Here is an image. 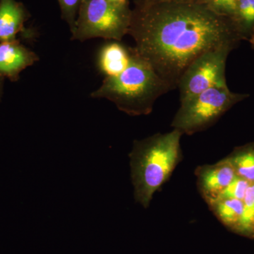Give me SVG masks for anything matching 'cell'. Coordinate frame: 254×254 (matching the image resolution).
Returning <instances> with one entry per match:
<instances>
[{
  "label": "cell",
  "instance_id": "cell-1",
  "mask_svg": "<svg viewBox=\"0 0 254 254\" xmlns=\"http://www.w3.org/2000/svg\"><path fill=\"white\" fill-rule=\"evenodd\" d=\"M128 34L137 55L173 89L200 55L243 41L232 18L219 14L205 0H136Z\"/></svg>",
  "mask_w": 254,
  "mask_h": 254
},
{
  "label": "cell",
  "instance_id": "cell-2",
  "mask_svg": "<svg viewBox=\"0 0 254 254\" xmlns=\"http://www.w3.org/2000/svg\"><path fill=\"white\" fill-rule=\"evenodd\" d=\"M183 133L173 128L133 141L129 153L134 198L148 208L153 195L165 183L181 162L180 140Z\"/></svg>",
  "mask_w": 254,
  "mask_h": 254
},
{
  "label": "cell",
  "instance_id": "cell-3",
  "mask_svg": "<svg viewBox=\"0 0 254 254\" xmlns=\"http://www.w3.org/2000/svg\"><path fill=\"white\" fill-rule=\"evenodd\" d=\"M173 90L131 48V58L121 73L105 77L101 86L92 92L93 98H104L120 111L131 115H149L159 97Z\"/></svg>",
  "mask_w": 254,
  "mask_h": 254
},
{
  "label": "cell",
  "instance_id": "cell-4",
  "mask_svg": "<svg viewBox=\"0 0 254 254\" xmlns=\"http://www.w3.org/2000/svg\"><path fill=\"white\" fill-rule=\"evenodd\" d=\"M129 5L117 6L107 0H81L71 40L84 42L93 38L121 41L128 34L131 21Z\"/></svg>",
  "mask_w": 254,
  "mask_h": 254
},
{
  "label": "cell",
  "instance_id": "cell-5",
  "mask_svg": "<svg viewBox=\"0 0 254 254\" xmlns=\"http://www.w3.org/2000/svg\"><path fill=\"white\" fill-rule=\"evenodd\" d=\"M249 97L247 93H234L227 86L209 88L180 103L171 127L183 134L193 135L204 131L234 105Z\"/></svg>",
  "mask_w": 254,
  "mask_h": 254
},
{
  "label": "cell",
  "instance_id": "cell-6",
  "mask_svg": "<svg viewBox=\"0 0 254 254\" xmlns=\"http://www.w3.org/2000/svg\"><path fill=\"white\" fill-rule=\"evenodd\" d=\"M237 46L224 45L209 50L190 64L179 81L180 103L213 87L227 86V58Z\"/></svg>",
  "mask_w": 254,
  "mask_h": 254
},
{
  "label": "cell",
  "instance_id": "cell-7",
  "mask_svg": "<svg viewBox=\"0 0 254 254\" xmlns=\"http://www.w3.org/2000/svg\"><path fill=\"white\" fill-rule=\"evenodd\" d=\"M195 175L198 190L207 203L216 200L237 176L233 166L227 158L213 165L198 166Z\"/></svg>",
  "mask_w": 254,
  "mask_h": 254
},
{
  "label": "cell",
  "instance_id": "cell-8",
  "mask_svg": "<svg viewBox=\"0 0 254 254\" xmlns=\"http://www.w3.org/2000/svg\"><path fill=\"white\" fill-rule=\"evenodd\" d=\"M39 60L36 53L18 40L0 43V76L2 78L18 81L20 73Z\"/></svg>",
  "mask_w": 254,
  "mask_h": 254
},
{
  "label": "cell",
  "instance_id": "cell-9",
  "mask_svg": "<svg viewBox=\"0 0 254 254\" xmlns=\"http://www.w3.org/2000/svg\"><path fill=\"white\" fill-rule=\"evenodd\" d=\"M29 18L22 3L16 0H0V43L16 40Z\"/></svg>",
  "mask_w": 254,
  "mask_h": 254
},
{
  "label": "cell",
  "instance_id": "cell-10",
  "mask_svg": "<svg viewBox=\"0 0 254 254\" xmlns=\"http://www.w3.org/2000/svg\"><path fill=\"white\" fill-rule=\"evenodd\" d=\"M131 58V48L121 44L119 41L107 43L98 55V66L105 77L115 76L128 66Z\"/></svg>",
  "mask_w": 254,
  "mask_h": 254
},
{
  "label": "cell",
  "instance_id": "cell-11",
  "mask_svg": "<svg viewBox=\"0 0 254 254\" xmlns=\"http://www.w3.org/2000/svg\"><path fill=\"white\" fill-rule=\"evenodd\" d=\"M208 205L217 218L233 232L242 215L243 200L218 198Z\"/></svg>",
  "mask_w": 254,
  "mask_h": 254
},
{
  "label": "cell",
  "instance_id": "cell-12",
  "mask_svg": "<svg viewBox=\"0 0 254 254\" xmlns=\"http://www.w3.org/2000/svg\"><path fill=\"white\" fill-rule=\"evenodd\" d=\"M237 176L254 183V143L237 147L227 157Z\"/></svg>",
  "mask_w": 254,
  "mask_h": 254
},
{
  "label": "cell",
  "instance_id": "cell-13",
  "mask_svg": "<svg viewBox=\"0 0 254 254\" xmlns=\"http://www.w3.org/2000/svg\"><path fill=\"white\" fill-rule=\"evenodd\" d=\"M232 21L244 40H249L254 28V0H237Z\"/></svg>",
  "mask_w": 254,
  "mask_h": 254
},
{
  "label": "cell",
  "instance_id": "cell-14",
  "mask_svg": "<svg viewBox=\"0 0 254 254\" xmlns=\"http://www.w3.org/2000/svg\"><path fill=\"white\" fill-rule=\"evenodd\" d=\"M234 232L254 239V183L250 184L243 199V210Z\"/></svg>",
  "mask_w": 254,
  "mask_h": 254
},
{
  "label": "cell",
  "instance_id": "cell-15",
  "mask_svg": "<svg viewBox=\"0 0 254 254\" xmlns=\"http://www.w3.org/2000/svg\"><path fill=\"white\" fill-rule=\"evenodd\" d=\"M250 183L245 179L236 176L220 193L218 198H230V199H238L243 200L247 189Z\"/></svg>",
  "mask_w": 254,
  "mask_h": 254
},
{
  "label": "cell",
  "instance_id": "cell-16",
  "mask_svg": "<svg viewBox=\"0 0 254 254\" xmlns=\"http://www.w3.org/2000/svg\"><path fill=\"white\" fill-rule=\"evenodd\" d=\"M59 3L61 16L67 23L70 31L74 27L78 8L81 0H58Z\"/></svg>",
  "mask_w": 254,
  "mask_h": 254
},
{
  "label": "cell",
  "instance_id": "cell-17",
  "mask_svg": "<svg viewBox=\"0 0 254 254\" xmlns=\"http://www.w3.org/2000/svg\"><path fill=\"white\" fill-rule=\"evenodd\" d=\"M219 14L232 18L235 12L237 0H205Z\"/></svg>",
  "mask_w": 254,
  "mask_h": 254
},
{
  "label": "cell",
  "instance_id": "cell-18",
  "mask_svg": "<svg viewBox=\"0 0 254 254\" xmlns=\"http://www.w3.org/2000/svg\"><path fill=\"white\" fill-rule=\"evenodd\" d=\"M107 1L117 6H125L129 5L128 0H107Z\"/></svg>",
  "mask_w": 254,
  "mask_h": 254
},
{
  "label": "cell",
  "instance_id": "cell-19",
  "mask_svg": "<svg viewBox=\"0 0 254 254\" xmlns=\"http://www.w3.org/2000/svg\"><path fill=\"white\" fill-rule=\"evenodd\" d=\"M4 78L0 76V102L3 96V92H4Z\"/></svg>",
  "mask_w": 254,
  "mask_h": 254
},
{
  "label": "cell",
  "instance_id": "cell-20",
  "mask_svg": "<svg viewBox=\"0 0 254 254\" xmlns=\"http://www.w3.org/2000/svg\"><path fill=\"white\" fill-rule=\"evenodd\" d=\"M250 41L251 46H252V48H253L254 50V28L253 31H252V33H251V36L250 38L248 40Z\"/></svg>",
  "mask_w": 254,
  "mask_h": 254
},
{
  "label": "cell",
  "instance_id": "cell-21",
  "mask_svg": "<svg viewBox=\"0 0 254 254\" xmlns=\"http://www.w3.org/2000/svg\"><path fill=\"white\" fill-rule=\"evenodd\" d=\"M150 1H191V0H147Z\"/></svg>",
  "mask_w": 254,
  "mask_h": 254
}]
</instances>
